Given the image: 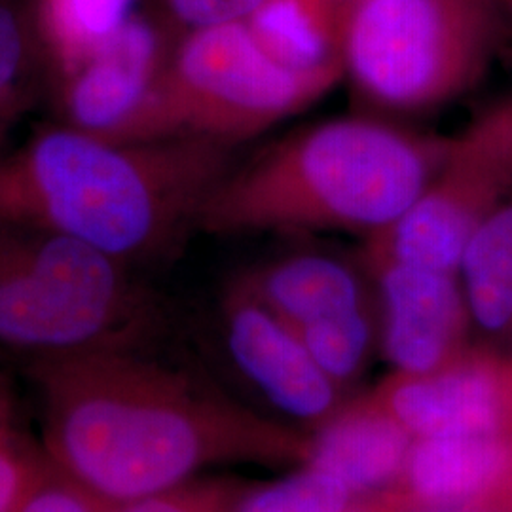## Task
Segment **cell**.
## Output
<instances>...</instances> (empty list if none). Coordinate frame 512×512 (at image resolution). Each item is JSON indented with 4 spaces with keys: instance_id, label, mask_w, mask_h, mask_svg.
Here are the masks:
<instances>
[{
    "instance_id": "9a60e30c",
    "label": "cell",
    "mask_w": 512,
    "mask_h": 512,
    "mask_svg": "<svg viewBox=\"0 0 512 512\" xmlns=\"http://www.w3.org/2000/svg\"><path fill=\"white\" fill-rule=\"evenodd\" d=\"M346 4L340 0H264L245 25L258 46L287 69L344 73Z\"/></svg>"
},
{
    "instance_id": "484cf974",
    "label": "cell",
    "mask_w": 512,
    "mask_h": 512,
    "mask_svg": "<svg viewBox=\"0 0 512 512\" xmlns=\"http://www.w3.org/2000/svg\"><path fill=\"white\" fill-rule=\"evenodd\" d=\"M408 509H410L408 503L404 501L397 490H393V492L378 495V497L366 501L359 507H353L348 512H408Z\"/></svg>"
},
{
    "instance_id": "cb8c5ba5",
    "label": "cell",
    "mask_w": 512,
    "mask_h": 512,
    "mask_svg": "<svg viewBox=\"0 0 512 512\" xmlns=\"http://www.w3.org/2000/svg\"><path fill=\"white\" fill-rule=\"evenodd\" d=\"M23 63V35L16 16L0 6V118L8 109Z\"/></svg>"
},
{
    "instance_id": "30bf717a",
    "label": "cell",
    "mask_w": 512,
    "mask_h": 512,
    "mask_svg": "<svg viewBox=\"0 0 512 512\" xmlns=\"http://www.w3.org/2000/svg\"><path fill=\"white\" fill-rule=\"evenodd\" d=\"M414 437L512 433V357L467 348L427 374H393L374 393Z\"/></svg>"
},
{
    "instance_id": "8fae6325",
    "label": "cell",
    "mask_w": 512,
    "mask_h": 512,
    "mask_svg": "<svg viewBox=\"0 0 512 512\" xmlns=\"http://www.w3.org/2000/svg\"><path fill=\"white\" fill-rule=\"evenodd\" d=\"M224 319L234 363L281 414L319 427L340 410L338 385L313 361L298 332L243 285L228 296Z\"/></svg>"
},
{
    "instance_id": "6da1fadb",
    "label": "cell",
    "mask_w": 512,
    "mask_h": 512,
    "mask_svg": "<svg viewBox=\"0 0 512 512\" xmlns=\"http://www.w3.org/2000/svg\"><path fill=\"white\" fill-rule=\"evenodd\" d=\"M38 382L52 465L105 505L181 486L217 459L306 450L179 374L114 349L46 357Z\"/></svg>"
},
{
    "instance_id": "277c9868",
    "label": "cell",
    "mask_w": 512,
    "mask_h": 512,
    "mask_svg": "<svg viewBox=\"0 0 512 512\" xmlns=\"http://www.w3.org/2000/svg\"><path fill=\"white\" fill-rule=\"evenodd\" d=\"M492 50L484 0H349L342 67L376 109L418 114L473 88Z\"/></svg>"
},
{
    "instance_id": "52a82bcc",
    "label": "cell",
    "mask_w": 512,
    "mask_h": 512,
    "mask_svg": "<svg viewBox=\"0 0 512 512\" xmlns=\"http://www.w3.org/2000/svg\"><path fill=\"white\" fill-rule=\"evenodd\" d=\"M511 188L512 116L505 103L450 141L414 203L384 232L365 239L363 260H397L458 274L467 241L509 200Z\"/></svg>"
},
{
    "instance_id": "d4e9b609",
    "label": "cell",
    "mask_w": 512,
    "mask_h": 512,
    "mask_svg": "<svg viewBox=\"0 0 512 512\" xmlns=\"http://www.w3.org/2000/svg\"><path fill=\"white\" fill-rule=\"evenodd\" d=\"M408 512H512L505 501L484 503H459V505H433V507H410Z\"/></svg>"
},
{
    "instance_id": "4316f807",
    "label": "cell",
    "mask_w": 512,
    "mask_h": 512,
    "mask_svg": "<svg viewBox=\"0 0 512 512\" xmlns=\"http://www.w3.org/2000/svg\"><path fill=\"white\" fill-rule=\"evenodd\" d=\"M505 503L509 505V509L512 511V484H511V490H509V494H507V497H505Z\"/></svg>"
},
{
    "instance_id": "d6986e66",
    "label": "cell",
    "mask_w": 512,
    "mask_h": 512,
    "mask_svg": "<svg viewBox=\"0 0 512 512\" xmlns=\"http://www.w3.org/2000/svg\"><path fill=\"white\" fill-rule=\"evenodd\" d=\"M353 497L340 480L308 467L243 497L234 495L228 512H348Z\"/></svg>"
},
{
    "instance_id": "9c48e42d",
    "label": "cell",
    "mask_w": 512,
    "mask_h": 512,
    "mask_svg": "<svg viewBox=\"0 0 512 512\" xmlns=\"http://www.w3.org/2000/svg\"><path fill=\"white\" fill-rule=\"evenodd\" d=\"M378 296L380 342L393 374H427L461 355L471 321L458 274L363 260Z\"/></svg>"
},
{
    "instance_id": "44dd1931",
    "label": "cell",
    "mask_w": 512,
    "mask_h": 512,
    "mask_svg": "<svg viewBox=\"0 0 512 512\" xmlns=\"http://www.w3.org/2000/svg\"><path fill=\"white\" fill-rule=\"evenodd\" d=\"M44 467L23 448L0 414V512H18Z\"/></svg>"
},
{
    "instance_id": "2e32d148",
    "label": "cell",
    "mask_w": 512,
    "mask_h": 512,
    "mask_svg": "<svg viewBox=\"0 0 512 512\" xmlns=\"http://www.w3.org/2000/svg\"><path fill=\"white\" fill-rule=\"evenodd\" d=\"M458 279L480 329H512V202L501 203L478 224L459 260Z\"/></svg>"
},
{
    "instance_id": "f546056e",
    "label": "cell",
    "mask_w": 512,
    "mask_h": 512,
    "mask_svg": "<svg viewBox=\"0 0 512 512\" xmlns=\"http://www.w3.org/2000/svg\"><path fill=\"white\" fill-rule=\"evenodd\" d=\"M340 2H349V0H340Z\"/></svg>"
},
{
    "instance_id": "ba28073f",
    "label": "cell",
    "mask_w": 512,
    "mask_h": 512,
    "mask_svg": "<svg viewBox=\"0 0 512 512\" xmlns=\"http://www.w3.org/2000/svg\"><path fill=\"white\" fill-rule=\"evenodd\" d=\"M171 52L162 29L133 14L67 76L71 128L118 143L158 141V97Z\"/></svg>"
},
{
    "instance_id": "8992f818",
    "label": "cell",
    "mask_w": 512,
    "mask_h": 512,
    "mask_svg": "<svg viewBox=\"0 0 512 512\" xmlns=\"http://www.w3.org/2000/svg\"><path fill=\"white\" fill-rule=\"evenodd\" d=\"M118 264L57 232L0 239V342L46 357L110 349L133 310Z\"/></svg>"
},
{
    "instance_id": "83f0119b",
    "label": "cell",
    "mask_w": 512,
    "mask_h": 512,
    "mask_svg": "<svg viewBox=\"0 0 512 512\" xmlns=\"http://www.w3.org/2000/svg\"><path fill=\"white\" fill-rule=\"evenodd\" d=\"M484 2H486V4H490V2H494V0H484ZM507 2H511L512 4V0H507Z\"/></svg>"
},
{
    "instance_id": "4fadbf2b",
    "label": "cell",
    "mask_w": 512,
    "mask_h": 512,
    "mask_svg": "<svg viewBox=\"0 0 512 512\" xmlns=\"http://www.w3.org/2000/svg\"><path fill=\"white\" fill-rule=\"evenodd\" d=\"M414 435L374 399L340 408L317 427L306 444L308 467L334 476L353 495L387 494L397 490Z\"/></svg>"
},
{
    "instance_id": "ac0fdd59",
    "label": "cell",
    "mask_w": 512,
    "mask_h": 512,
    "mask_svg": "<svg viewBox=\"0 0 512 512\" xmlns=\"http://www.w3.org/2000/svg\"><path fill=\"white\" fill-rule=\"evenodd\" d=\"M294 330L313 361L338 387L359 378L380 340L378 315L372 302Z\"/></svg>"
},
{
    "instance_id": "5bb4252c",
    "label": "cell",
    "mask_w": 512,
    "mask_h": 512,
    "mask_svg": "<svg viewBox=\"0 0 512 512\" xmlns=\"http://www.w3.org/2000/svg\"><path fill=\"white\" fill-rule=\"evenodd\" d=\"M239 285L293 329L372 302L361 272L323 253L285 256Z\"/></svg>"
},
{
    "instance_id": "e0dca14e",
    "label": "cell",
    "mask_w": 512,
    "mask_h": 512,
    "mask_svg": "<svg viewBox=\"0 0 512 512\" xmlns=\"http://www.w3.org/2000/svg\"><path fill=\"white\" fill-rule=\"evenodd\" d=\"M137 0H44L42 25L61 73H76L131 16Z\"/></svg>"
},
{
    "instance_id": "f1b7e54d",
    "label": "cell",
    "mask_w": 512,
    "mask_h": 512,
    "mask_svg": "<svg viewBox=\"0 0 512 512\" xmlns=\"http://www.w3.org/2000/svg\"><path fill=\"white\" fill-rule=\"evenodd\" d=\"M509 107H511V116H512V101H509Z\"/></svg>"
},
{
    "instance_id": "603a6c76",
    "label": "cell",
    "mask_w": 512,
    "mask_h": 512,
    "mask_svg": "<svg viewBox=\"0 0 512 512\" xmlns=\"http://www.w3.org/2000/svg\"><path fill=\"white\" fill-rule=\"evenodd\" d=\"M264 0H164L171 19L186 33L230 23H245Z\"/></svg>"
},
{
    "instance_id": "5b68a950",
    "label": "cell",
    "mask_w": 512,
    "mask_h": 512,
    "mask_svg": "<svg viewBox=\"0 0 512 512\" xmlns=\"http://www.w3.org/2000/svg\"><path fill=\"white\" fill-rule=\"evenodd\" d=\"M342 80L340 71L279 65L245 23L192 31L171 52L160 84V137L230 145L315 105Z\"/></svg>"
},
{
    "instance_id": "7c38bea8",
    "label": "cell",
    "mask_w": 512,
    "mask_h": 512,
    "mask_svg": "<svg viewBox=\"0 0 512 512\" xmlns=\"http://www.w3.org/2000/svg\"><path fill=\"white\" fill-rule=\"evenodd\" d=\"M512 433L416 437L397 492L408 507L505 501Z\"/></svg>"
},
{
    "instance_id": "7402d4cb",
    "label": "cell",
    "mask_w": 512,
    "mask_h": 512,
    "mask_svg": "<svg viewBox=\"0 0 512 512\" xmlns=\"http://www.w3.org/2000/svg\"><path fill=\"white\" fill-rule=\"evenodd\" d=\"M18 512H105V503L50 465L44 467Z\"/></svg>"
},
{
    "instance_id": "ffe728a7",
    "label": "cell",
    "mask_w": 512,
    "mask_h": 512,
    "mask_svg": "<svg viewBox=\"0 0 512 512\" xmlns=\"http://www.w3.org/2000/svg\"><path fill=\"white\" fill-rule=\"evenodd\" d=\"M234 492L226 486H175L160 494L105 505V512H228Z\"/></svg>"
},
{
    "instance_id": "7a4b0ae2",
    "label": "cell",
    "mask_w": 512,
    "mask_h": 512,
    "mask_svg": "<svg viewBox=\"0 0 512 512\" xmlns=\"http://www.w3.org/2000/svg\"><path fill=\"white\" fill-rule=\"evenodd\" d=\"M228 171V145L202 137L118 143L50 129L0 164V220H27L118 262L154 255L200 220Z\"/></svg>"
},
{
    "instance_id": "3957f363",
    "label": "cell",
    "mask_w": 512,
    "mask_h": 512,
    "mask_svg": "<svg viewBox=\"0 0 512 512\" xmlns=\"http://www.w3.org/2000/svg\"><path fill=\"white\" fill-rule=\"evenodd\" d=\"M450 141L382 118L319 122L228 171L200 222L217 234L351 232L372 238L420 196Z\"/></svg>"
}]
</instances>
